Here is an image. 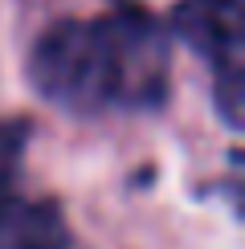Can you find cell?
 Instances as JSON below:
<instances>
[{"label": "cell", "instance_id": "6da1fadb", "mask_svg": "<svg viewBox=\"0 0 245 249\" xmlns=\"http://www.w3.org/2000/svg\"><path fill=\"white\" fill-rule=\"evenodd\" d=\"M29 78L49 102L78 115L156 110L172 86V37L143 8L57 20L37 37Z\"/></svg>", "mask_w": 245, "mask_h": 249}, {"label": "cell", "instance_id": "7a4b0ae2", "mask_svg": "<svg viewBox=\"0 0 245 249\" xmlns=\"http://www.w3.org/2000/svg\"><path fill=\"white\" fill-rule=\"evenodd\" d=\"M29 123H0V249H78L57 200L33 196L20 184Z\"/></svg>", "mask_w": 245, "mask_h": 249}, {"label": "cell", "instance_id": "3957f363", "mask_svg": "<svg viewBox=\"0 0 245 249\" xmlns=\"http://www.w3.org/2000/svg\"><path fill=\"white\" fill-rule=\"evenodd\" d=\"M180 41L212 70L217 107L229 127L241 123V0H184L176 8Z\"/></svg>", "mask_w": 245, "mask_h": 249}]
</instances>
